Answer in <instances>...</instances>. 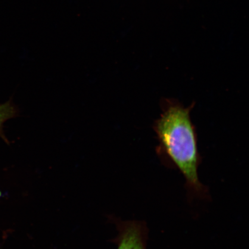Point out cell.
<instances>
[{
  "mask_svg": "<svg viewBox=\"0 0 249 249\" xmlns=\"http://www.w3.org/2000/svg\"><path fill=\"white\" fill-rule=\"evenodd\" d=\"M194 106L193 104L185 107L179 102L165 99L162 112L153 127L159 142L158 154L161 160L171 163L181 172L190 194L204 197L207 189L198 178L201 157L195 127L191 118Z\"/></svg>",
  "mask_w": 249,
  "mask_h": 249,
  "instance_id": "1",
  "label": "cell"
},
{
  "mask_svg": "<svg viewBox=\"0 0 249 249\" xmlns=\"http://www.w3.org/2000/svg\"><path fill=\"white\" fill-rule=\"evenodd\" d=\"M118 249H147L148 228L142 221H118Z\"/></svg>",
  "mask_w": 249,
  "mask_h": 249,
  "instance_id": "2",
  "label": "cell"
},
{
  "mask_svg": "<svg viewBox=\"0 0 249 249\" xmlns=\"http://www.w3.org/2000/svg\"><path fill=\"white\" fill-rule=\"evenodd\" d=\"M18 109L11 101L0 104V137L8 142L3 132V124L8 120L18 116Z\"/></svg>",
  "mask_w": 249,
  "mask_h": 249,
  "instance_id": "3",
  "label": "cell"
}]
</instances>
